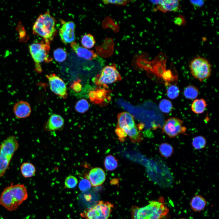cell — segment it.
Wrapping results in <instances>:
<instances>
[{
  "label": "cell",
  "instance_id": "d6a6232c",
  "mask_svg": "<svg viewBox=\"0 0 219 219\" xmlns=\"http://www.w3.org/2000/svg\"><path fill=\"white\" fill-rule=\"evenodd\" d=\"M103 2L105 4H113L119 5H126L129 1L128 0H104Z\"/></svg>",
  "mask_w": 219,
  "mask_h": 219
},
{
  "label": "cell",
  "instance_id": "4fadbf2b",
  "mask_svg": "<svg viewBox=\"0 0 219 219\" xmlns=\"http://www.w3.org/2000/svg\"><path fill=\"white\" fill-rule=\"evenodd\" d=\"M86 178L90 182L92 186H97L101 185L105 180L106 176L103 170L100 167L91 169L86 176Z\"/></svg>",
  "mask_w": 219,
  "mask_h": 219
},
{
  "label": "cell",
  "instance_id": "484cf974",
  "mask_svg": "<svg viewBox=\"0 0 219 219\" xmlns=\"http://www.w3.org/2000/svg\"><path fill=\"white\" fill-rule=\"evenodd\" d=\"M67 54L65 50L61 48L55 49L54 52V59L57 61L61 62L66 59Z\"/></svg>",
  "mask_w": 219,
  "mask_h": 219
},
{
  "label": "cell",
  "instance_id": "7402d4cb",
  "mask_svg": "<svg viewBox=\"0 0 219 219\" xmlns=\"http://www.w3.org/2000/svg\"><path fill=\"white\" fill-rule=\"evenodd\" d=\"M199 90L198 89L193 85H189L185 88L183 94L186 98L189 99H194L198 96Z\"/></svg>",
  "mask_w": 219,
  "mask_h": 219
},
{
  "label": "cell",
  "instance_id": "603a6c76",
  "mask_svg": "<svg viewBox=\"0 0 219 219\" xmlns=\"http://www.w3.org/2000/svg\"><path fill=\"white\" fill-rule=\"evenodd\" d=\"M158 149L161 155L166 158L170 157L173 152L172 146L170 144L166 142L161 144Z\"/></svg>",
  "mask_w": 219,
  "mask_h": 219
},
{
  "label": "cell",
  "instance_id": "ac0fdd59",
  "mask_svg": "<svg viewBox=\"0 0 219 219\" xmlns=\"http://www.w3.org/2000/svg\"><path fill=\"white\" fill-rule=\"evenodd\" d=\"M207 204V201L204 197L200 195H196L193 197L190 202L192 210L196 212H200L204 209Z\"/></svg>",
  "mask_w": 219,
  "mask_h": 219
},
{
  "label": "cell",
  "instance_id": "277c9868",
  "mask_svg": "<svg viewBox=\"0 0 219 219\" xmlns=\"http://www.w3.org/2000/svg\"><path fill=\"white\" fill-rule=\"evenodd\" d=\"M116 126L128 136L132 142L139 143L143 140L141 133L138 130L134 116L130 113L123 112L117 115Z\"/></svg>",
  "mask_w": 219,
  "mask_h": 219
},
{
  "label": "cell",
  "instance_id": "4dcf8cb0",
  "mask_svg": "<svg viewBox=\"0 0 219 219\" xmlns=\"http://www.w3.org/2000/svg\"><path fill=\"white\" fill-rule=\"evenodd\" d=\"M91 186L92 185L90 182L86 178L81 179L78 184L79 189L83 192L88 191L91 189Z\"/></svg>",
  "mask_w": 219,
  "mask_h": 219
},
{
  "label": "cell",
  "instance_id": "ba28073f",
  "mask_svg": "<svg viewBox=\"0 0 219 219\" xmlns=\"http://www.w3.org/2000/svg\"><path fill=\"white\" fill-rule=\"evenodd\" d=\"M113 207L109 202L100 201L93 207L85 209L80 215L85 219H108Z\"/></svg>",
  "mask_w": 219,
  "mask_h": 219
},
{
  "label": "cell",
  "instance_id": "8d00e7d4",
  "mask_svg": "<svg viewBox=\"0 0 219 219\" xmlns=\"http://www.w3.org/2000/svg\"><path fill=\"white\" fill-rule=\"evenodd\" d=\"M184 219V218H180V219Z\"/></svg>",
  "mask_w": 219,
  "mask_h": 219
},
{
  "label": "cell",
  "instance_id": "5bb4252c",
  "mask_svg": "<svg viewBox=\"0 0 219 219\" xmlns=\"http://www.w3.org/2000/svg\"><path fill=\"white\" fill-rule=\"evenodd\" d=\"M13 109L15 116L19 119L25 118L29 116L31 110L29 103L23 100H20L16 103Z\"/></svg>",
  "mask_w": 219,
  "mask_h": 219
},
{
  "label": "cell",
  "instance_id": "44dd1931",
  "mask_svg": "<svg viewBox=\"0 0 219 219\" xmlns=\"http://www.w3.org/2000/svg\"><path fill=\"white\" fill-rule=\"evenodd\" d=\"M104 166L105 169L109 171H112L116 169L118 166L117 159L111 155L106 156L104 161Z\"/></svg>",
  "mask_w": 219,
  "mask_h": 219
},
{
  "label": "cell",
  "instance_id": "3957f363",
  "mask_svg": "<svg viewBox=\"0 0 219 219\" xmlns=\"http://www.w3.org/2000/svg\"><path fill=\"white\" fill-rule=\"evenodd\" d=\"M56 22L55 19L49 11L41 14L33 25V33L42 37L44 40H52L57 32L55 28Z\"/></svg>",
  "mask_w": 219,
  "mask_h": 219
},
{
  "label": "cell",
  "instance_id": "2e32d148",
  "mask_svg": "<svg viewBox=\"0 0 219 219\" xmlns=\"http://www.w3.org/2000/svg\"><path fill=\"white\" fill-rule=\"evenodd\" d=\"M71 46L77 55L81 57L88 60H91L97 56L93 50H89L82 47L75 42L71 43Z\"/></svg>",
  "mask_w": 219,
  "mask_h": 219
},
{
  "label": "cell",
  "instance_id": "6da1fadb",
  "mask_svg": "<svg viewBox=\"0 0 219 219\" xmlns=\"http://www.w3.org/2000/svg\"><path fill=\"white\" fill-rule=\"evenodd\" d=\"M28 196L27 189L23 184L12 183L3 190L0 196V204L10 211L16 210Z\"/></svg>",
  "mask_w": 219,
  "mask_h": 219
},
{
  "label": "cell",
  "instance_id": "f1b7e54d",
  "mask_svg": "<svg viewBox=\"0 0 219 219\" xmlns=\"http://www.w3.org/2000/svg\"><path fill=\"white\" fill-rule=\"evenodd\" d=\"M78 182V180L75 177L72 175H69L65 179L64 186L66 188L73 189L77 186Z\"/></svg>",
  "mask_w": 219,
  "mask_h": 219
},
{
  "label": "cell",
  "instance_id": "f546056e",
  "mask_svg": "<svg viewBox=\"0 0 219 219\" xmlns=\"http://www.w3.org/2000/svg\"><path fill=\"white\" fill-rule=\"evenodd\" d=\"M179 92V89L177 86L175 85H172L167 89V95L169 98L174 99L178 97Z\"/></svg>",
  "mask_w": 219,
  "mask_h": 219
},
{
  "label": "cell",
  "instance_id": "8992f818",
  "mask_svg": "<svg viewBox=\"0 0 219 219\" xmlns=\"http://www.w3.org/2000/svg\"><path fill=\"white\" fill-rule=\"evenodd\" d=\"M50 41L43 39L39 43H33L29 47L37 72H40L41 71L40 63L43 62H48L52 60L48 55L50 49Z\"/></svg>",
  "mask_w": 219,
  "mask_h": 219
},
{
  "label": "cell",
  "instance_id": "d4e9b609",
  "mask_svg": "<svg viewBox=\"0 0 219 219\" xmlns=\"http://www.w3.org/2000/svg\"><path fill=\"white\" fill-rule=\"evenodd\" d=\"M82 45L85 48L90 49L94 46L95 40L93 36L88 34L85 35L81 39Z\"/></svg>",
  "mask_w": 219,
  "mask_h": 219
},
{
  "label": "cell",
  "instance_id": "83f0119b",
  "mask_svg": "<svg viewBox=\"0 0 219 219\" xmlns=\"http://www.w3.org/2000/svg\"><path fill=\"white\" fill-rule=\"evenodd\" d=\"M89 104L87 100L84 99H81L76 103L75 106L76 110L80 113L86 112L89 109Z\"/></svg>",
  "mask_w": 219,
  "mask_h": 219
},
{
  "label": "cell",
  "instance_id": "d590c367",
  "mask_svg": "<svg viewBox=\"0 0 219 219\" xmlns=\"http://www.w3.org/2000/svg\"><path fill=\"white\" fill-rule=\"evenodd\" d=\"M73 89L76 92L80 91L81 88V86L80 84L78 82L75 83L73 86Z\"/></svg>",
  "mask_w": 219,
  "mask_h": 219
},
{
  "label": "cell",
  "instance_id": "8fae6325",
  "mask_svg": "<svg viewBox=\"0 0 219 219\" xmlns=\"http://www.w3.org/2000/svg\"><path fill=\"white\" fill-rule=\"evenodd\" d=\"M50 89L55 94L65 98L67 96L65 84L63 80L54 74L47 76Z\"/></svg>",
  "mask_w": 219,
  "mask_h": 219
},
{
  "label": "cell",
  "instance_id": "9c48e42d",
  "mask_svg": "<svg viewBox=\"0 0 219 219\" xmlns=\"http://www.w3.org/2000/svg\"><path fill=\"white\" fill-rule=\"evenodd\" d=\"M121 77L114 64L105 66L95 79L99 86L107 88V85L121 80Z\"/></svg>",
  "mask_w": 219,
  "mask_h": 219
},
{
  "label": "cell",
  "instance_id": "ffe728a7",
  "mask_svg": "<svg viewBox=\"0 0 219 219\" xmlns=\"http://www.w3.org/2000/svg\"><path fill=\"white\" fill-rule=\"evenodd\" d=\"M21 172L25 178H29L33 176L36 172V169L32 163L26 162L22 164L20 167Z\"/></svg>",
  "mask_w": 219,
  "mask_h": 219
},
{
  "label": "cell",
  "instance_id": "5b68a950",
  "mask_svg": "<svg viewBox=\"0 0 219 219\" xmlns=\"http://www.w3.org/2000/svg\"><path fill=\"white\" fill-rule=\"evenodd\" d=\"M19 146L15 136H9L0 147V177L3 176L8 168L14 152Z\"/></svg>",
  "mask_w": 219,
  "mask_h": 219
},
{
  "label": "cell",
  "instance_id": "cb8c5ba5",
  "mask_svg": "<svg viewBox=\"0 0 219 219\" xmlns=\"http://www.w3.org/2000/svg\"><path fill=\"white\" fill-rule=\"evenodd\" d=\"M206 140L202 136H197L194 137L192 141L193 147L196 150H200L204 148L206 144Z\"/></svg>",
  "mask_w": 219,
  "mask_h": 219
},
{
  "label": "cell",
  "instance_id": "836d02e7",
  "mask_svg": "<svg viewBox=\"0 0 219 219\" xmlns=\"http://www.w3.org/2000/svg\"><path fill=\"white\" fill-rule=\"evenodd\" d=\"M174 21L176 24L179 26L183 25L186 23L185 18L181 15L175 17Z\"/></svg>",
  "mask_w": 219,
  "mask_h": 219
},
{
  "label": "cell",
  "instance_id": "e575fe53",
  "mask_svg": "<svg viewBox=\"0 0 219 219\" xmlns=\"http://www.w3.org/2000/svg\"><path fill=\"white\" fill-rule=\"evenodd\" d=\"M191 3L195 7L199 8L202 7L204 3V2L202 0L191 1Z\"/></svg>",
  "mask_w": 219,
  "mask_h": 219
},
{
  "label": "cell",
  "instance_id": "d6986e66",
  "mask_svg": "<svg viewBox=\"0 0 219 219\" xmlns=\"http://www.w3.org/2000/svg\"><path fill=\"white\" fill-rule=\"evenodd\" d=\"M207 102L203 99H197L193 102L191 106L192 111L196 114L203 113L207 106Z\"/></svg>",
  "mask_w": 219,
  "mask_h": 219
},
{
  "label": "cell",
  "instance_id": "30bf717a",
  "mask_svg": "<svg viewBox=\"0 0 219 219\" xmlns=\"http://www.w3.org/2000/svg\"><path fill=\"white\" fill-rule=\"evenodd\" d=\"M163 133L170 138H173L181 134H186V127L183 125V121L177 117L168 119L163 125Z\"/></svg>",
  "mask_w": 219,
  "mask_h": 219
},
{
  "label": "cell",
  "instance_id": "4316f807",
  "mask_svg": "<svg viewBox=\"0 0 219 219\" xmlns=\"http://www.w3.org/2000/svg\"><path fill=\"white\" fill-rule=\"evenodd\" d=\"M159 108L163 113H169L173 109V106L170 101L167 99L161 100L159 104Z\"/></svg>",
  "mask_w": 219,
  "mask_h": 219
},
{
  "label": "cell",
  "instance_id": "7c38bea8",
  "mask_svg": "<svg viewBox=\"0 0 219 219\" xmlns=\"http://www.w3.org/2000/svg\"><path fill=\"white\" fill-rule=\"evenodd\" d=\"M62 22V25L59 31L61 40L65 44L71 43L75 39V24L72 21Z\"/></svg>",
  "mask_w": 219,
  "mask_h": 219
},
{
  "label": "cell",
  "instance_id": "7a4b0ae2",
  "mask_svg": "<svg viewBox=\"0 0 219 219\" xmlns=\"http://www.w3.org/2000/svg\"><path fill=\"white\" fill-rule=\"evenodd\" d=\"M132 211V219H161L168 214L169 209L161 197L144 207H134Z\"/></svg>",
  "mask_w": 219,
  "mask_h": 219
},
{
  "label": "cell",
  "instance_id": "52a82bcc",
  "mask_svg": "<svg viewBox=\"0 0 219 219\" xmlns=\"http://www.w3.org/2000/svg\"><path fill=\"white\" fill-rule=\"evenodd\" d=\"M189 68L192 75L200 82L210 75L211 67L209 61L204 57H198L190 62Z\"/></svg>",
  "mask_w": 219,
  "mask_h": 219
},
{
  "label": "cell",
  "instance_id": "e0dca14e",
  "mask_svg": "<svg viewBox=\"0 0 219 219\" xmlns=\"http://www.w3.org/2000/svg\"><path fill=\"white\" fill-rule=\"evenodd\" d=\"M64 121L61 116L54 114L51 115L44 126V129L47 131L58 130L63 126Z\"/></svg>",
  "mask_w": 219,
  "mask_h": 219
},
{
  "label": "cell",
  "instance_id": "9a60e30c",
  "mask_svg": "<svg viewBox=\"0 0 219 219\" xmlns=\"http://www.w3.org/2000/svg\"><path fill=\"white\" fill-rule=\"evenodd\" d=\"M157 5V9L164 13L176 12L180 8L179 0H156L151 1Z\"/></svg>",
  "mask_w": 219,
  "mask_h": 219
},
{
  "label": "cell",
  "instance_id": "1f68e13d",
  "mask_svg": "<svg viewBox=\"0 0 219 219\" xmlns=\"http://www.w3.org/2000/svg\"><path fill=\"white\" fill-rule=\"evenodd\" d=\"M115 132L120 141L123 142L125 141L127 135L123 130L116 126Z\"/></svg>",
  "mask_w": 219,
  "mask_h": 219
}]
</instances>
